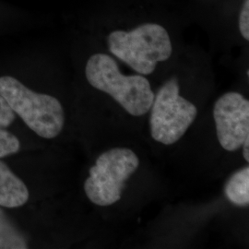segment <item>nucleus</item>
<instances>
[{
  "label": "nucleus",
  "mask_w": 249,
  "mask_h": 249,
  "mask_svg": "<svg viewBox=\"0 0 249 249\" xmlns=\"http://www.w3.org/2000/svg\"><path fill=\"white\" fill-rule=\"evenodd\" d=\"M85 75L89 85L110 95L129 115L142 116L149 113L154 99L150 81L141 74H122L110 55H91L86 64Z\"/></svg>",
  "instance_id": "f257e3e1"
},
{
  "label": "nucleus",
  "mask_w": 249,
  "mask_h": 249,
  "mask_svg": "<svg viewBox=\"0 0 249 249\" xmlns=\"http://www.w3.org/2000/svg\"><path fill=\"white\" fill-rule=\"evenodd\" d=\"M109 51L141 75H150L158 63L169 59L173 46L167 31L146 23L132 31H114L108 36Z\"/></svg>",
  "instance_id": "f03ea898"
},
{
  "label": "nucleus",
  "mask_w": 249,
  "mask_h": 249,
  "mask_svg": "<svg viewBox=\"0 0 249 249\" xmlns=\"http://www.w3.org/2000/svg\"><path fill=\"white\" fill-rule=\"evenodd\" d=\"M0 95L38 136L51 140L61 133L65 112L55 97L36 92L10 76L0 77Z\"/></svg>",
  "instance_id": "7ed1b4c3"
},
{
  "label": "nucleus",
  "mask_w": 249,
  "mask_h": 249,
  "mask_svg": "<svg viewBox=\"0 0 249 249\" xmlns=\"http://www.w3.org/2000/svg\"><path fill=\"white\" fill-rule=\"evenodd\" d=\"M140 164L139 156L129 148L116 147L101 153L84 182L88 199L99 207L117 203L122 198L126 182Z\"/></svg>",
  "instance_id": "20e7f679"
},
{
  "label": "nucleus",
  "mask_w": 249,
  "mask_h": 249,
  "mask_svg": "<svg viewBox=\"0 0 249 249\" xmlns=\"http://www.w3.org/2000/svg\"><path fill=\"white\" fill-rule=\"evenodd\" d=\"M149 112L151 138L166 146L179 142L197 116L196 106L181 96L177 79L167 80L154 93Z\"/></svg>",
  "instance_id": "39448f33"
},
{
  "label": "nucleus",
  "mask_w": 249,
  "mask_h": 249,
  "mask_svg": "<svg viewBox=\"0 0 249 249\" xmlns=\"http://www.w3.org/2000/svg\"><path fill=\"white\" fill-rule=\"evenodd\" d=\"M216 135L226 151L240 150L249 138V101L236 91H229L218 99L213 107Z\"/></svg>",
  "instance_id": "423d86ee"
},
{
  "label": "nucleus",
  "mask_w": 249,
  "mask_h": 249,
  "mask_svg": "<svg viewBox=\"0 0 249 249\" xmlns=\"http://www.w3.org/2000/svg\"><path fill=\"white\" fill-rule=\"evenodd\" d=\"M30 192L23 181L0 160V207L14 209L27 203Z\"/></svg>",
  "instance_id": "0eeeda50"
},
{
  "label": "nucleus",
  "mask_w": 249,
  "mask_h": 249,
  "mask_svg": "<svg viewBox=\"0 0 249 249\" xmlns=\"http://www.w3.org/2000/svg\"><path fill=\"white\" fill-rule=\"evenodd\" d=\"M16 116L8 102L0 95V158L17 153L20 150L18 138L9 131Z\"/></svg>",
  "instance_id": "6e6552de"
},
{
  "label": "nucleus",
  "mask_w": 249,
  "mask_h": 249,
  "mask_svg": "<svg viewBox=\"0 0 249 249\" xmlns=\"http://www.w3.org/2000/svg\"><path fill=\"white\" fill-rule=\"evenodd\" d=\"M224 195L231 204L247 208L249 205V166L234 172L226 181Z\"/></svg>",
  "instance_id": "1a4fd4ad"
},
{
  "label": "nucleus",
  "mask_w": 249,
  "mask_h": 249,
  "mask_svg": "<svg viewBox=\"0 0 249 249\" xmlns=\"http://www.w3.org/2000/svg\"><path fill=\"white\" fill-rule=\"evenodd\" d=\"M28 243L22 232L0 208V249H26Z\"/></svg>",
  "instance_id": "9d476101"
},
{
  "label": "nucleus",
  "mask_w": 249,
  "mask_h": 249,
  "mask_svg": "<svg viewBox=\"0 0 249 249\" xmlns=\"http://www.w3.org/2000/svg\"><path fill=\"white\" fill-rule=\"evenodd\" d=\"M239 30L241 35L247 40H249V0H245L239 16Z\"/></svg>",
  "instance_id": "9b49d317"
},
{
  "label": "nucleus",
  "mask_w": 249,
  "mask_h": 249,
  "mask_svg": "<svg viewBox=\"0 0 249 249\" xmlns=\"http://www.w3.org/2000/svg\"><path fill=\"white\" fill-rule=\"evenodd\" d=\"M243 148V157L245 160L249 163V138H248L245 142L243 143L242 147Z\"/></svg>",
  "instance_id": "f8f14e48"
}]
</instances>
